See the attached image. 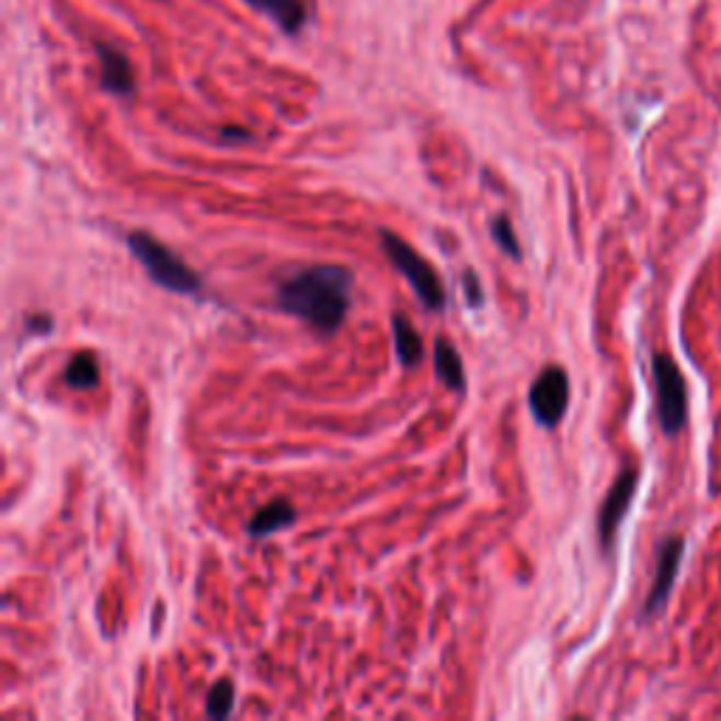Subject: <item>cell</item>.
I'll list each match as a JSON object with an SVG mask.
<instances>
[{"label":"cell","mask_w":721,"mask_h":721,"mask_svg":"<svg viewBox=\"0 0 721 721\" xmlns=\"http://www.w3.org/2000/svg\"><path fill=\"white\" fill-rule=\"evenodd\" d=\"M353 271L342 265H316L299 274H290L279 290L276 302L285 313L308 322L319 333L330 335L344 324L353 305Z\"/></svg>","instance_id":"6da1fadb"},{"label":"cell","mask_w":721,"mask_h":721,"mask_svg":"<svg viewBox=\"0 0 721 721\" xmlns=\"http://www.w3.org/2000/svg\"><path fill=\"white\" fill-rule=\"evenodd\" d=\"M127 245H130L133 256H136L138 263L145 265L152 283H158L161 288L186 296L201 290V276H197L181 256L172 254L164 243H158L152 234H147V231H133V234H127Z\"/></svg>","instance_id":"7a4b0ae2"},{"label":"cell","mask_w":721,"mask_h":721,"mask_svg":"<svg viewBox=\"0 0 721 721\" xmlns=\"http://www.w3.org/2000/svg\"><path fill=\"white\" fill-rule=\"evenodd\" d=\"M380 245H384L387 256L394 263V268L407 276L409 285H412L414 294H417V299L423 302V308H446V285H443V279H439V274L434 271V265L428 263V260H423V256H420L403 237L394 234V231H380Z\"/></svg>","instance_id":"3957f363"},{"label":"cell","mask_w":721,"mask_h":721,"mask_svg":"<svg viewBox=\"0 0 721 721\" xmlns=\"http://www.w3.org/2000/svg\"><path fill=\"white\" fill-rule=\"evenodd\" d=\"M651 373H654L656 389V412H660V426L668 437H676L688 423V387H685L683 369L668 353L651 355Z\"/></svg>","instance_id":"277c9868"},{"label":"cell","mask_w":721,"mask_h":721,"mask_svg":"<svg viewBox=\"0 0 721 721\" xmlns=\"http://www.w3.org/2000/svg\"><path fill=\"white\" fill-rule=\"evenodd\" d=\"M570 407V375L561 367H545L530 387L533 417L545 428H556Z\"/></svg>","instance_id":"5b68a950"},{"label":"cell","mask_w":721,"mask_h":721,"mask_svg":"<svg viewBox=\"0 0 721 721\" xmlns=\"http://www.w3.org/2000/svg\"><path fill=\"white\" fill-rule=\"evenodd\" d=\"M637 482H640L637 468H626V471L615 479V485L609 488V493H606L600 513H597V536H600L604 550H611V545H615L617 530L623 525L626 513H629L631 507V499H634Z\"/></svg>","instance_id":"8992f818"},{"label":"cell","mask_w":721,"mask_h":721,"mask_svg":"<svg viewBox=\"0 0 721 721\" xmlns=\"http://www.w3.org/2000/svg\"><path fill=\"white\" fill-rule=\"evenodd\" d=\"M685 541L683 536H671L660 552H656V575L654 584H651L649 597H645V617H654L665 609L671 597V586L676 581V572H679V561H683Z\"/></svg>","instance_id":"52a82bcc"},{"label":"cell","mask_w":721,"mask_h":721,"mask_svg":"<svg viewBox=\"0 0 721 721\" xmlns=\"http://www.w3.org/2000/svg\"><path fill=\"white\" fill-rule=\"evenodd\" d=\"M96 52L99 59H102V85H105V91L118 93V96L133 93L136 79H133V68L125 54L107 46H96Z\"/></svg>","instance_id":"ba28073f"},{"label":"cell","mask_w":721,"mask_h":721,"mask_svg":"<svg viewBox=\"0 0 721 721\" xmlns=\"http://www.w3.org/2000/svg\"><path fill=\"white\" fill-rule=\"evenodd\" d=\"M245 3L274 18L279 28L288 34L302 32L305 20H308V9H305L302 0H245Z\"/></svg>","instance_id":"9c48e42d"},{"label":"cell","mask_w":721,"mask_h":721,"mask_svg":"<svg viewBox=\"0 0 721 721\" xmlns=\"http://www.w3.org/2000/svg\"><path fill=\"white\" fill-rule=\"evenodd\" d=\"M294 518H296L294 505H290V502H285V499H276V502H271V505L260 507V511L254 513V518L249 522V533L254 538L271 536V533L294 525Z\"/></svg>","instance_id":"30bf717a"},{"label":"cell","mask_w":721,"mask_h":721,"mask_svg":"<svg viewBox=\"0 0 721 721\" xmlns=\"http://www.w3.org/2000/svg\"><path fill=\"white\" fill-rule=\"evenodd\" d=\"M434 373L437 378L451 389L466 387V369H462V358H459L457 347L448 339H437L434 342Z\"/></svg>","instance_id":"8fae6325"},{"label":"cell","mask_w":721,"mask_h":721,"mask_svg":"<svg viewBox=\"0 0 721 721\" xmlns=\"http://www.w3.org/2000/svg\"><path fill=\"white\" fill-rule=\"evenodd\" d=\"M394 328V347H398V358L407 364V367H414L420 358H423V339L417 335L414 324L409 322L407 316H394L392 319Z\"/></svg>","instance_id":"7c38bea8"},{"label":"cell","mask_w":721,"mask_h":721,"mask_svg":"<svg viewBox=\"0 0 721 721\" xmlns=\"http://www.w3.org/2000/svg\"><path fill=\"white\" fill-rule=\"evenodd\" d=\"M99 360L93 353H77L66 369V384L71 389H93L99 384Z\"/></svg>","instance_id":"4fadbf2b"},{"label":"cell","mask_w":721,"mask_h":721,"mask_svg":"<svg viewBox=\"0 0 721 721\" xmlns=\"http://www.w3.org/2000/svg\"><path fill=\"white\" fill-rule=\"evenodd\" d=\"M234 708V683L231 679H220V683L211 685L209 699H206V713L211 719H226Z\"/></svg>","instance_id":"5bb4252c"},{"label":"cell","mask_w":721,"mask_h":721,"mask_svg":"<svg viewBox=\"0 0 721 721\" xmlns=\"http://www.w3.org/2000/svg\"><path fill=\"white\" fill-rule=\"evenodd\" d=\"M493 240H496L499 249L505 251L507 256H513V260L522 256V249H518V240H516V234H513L511 217L507 215H499L496 220H493Z\"/></svg>","instance_id":"9a60e30c"},{"label":"cell","mask_w":721,"mask_h":721,"mask_svg":"<svg viewBox=\"0 0 721 721\" xmlns=\"http://www.w3.org/2000/svg\"><path fill=\"white\" fill-rule=\"evenodd\" d=\"M462 285H466V299L468 305H473V308H479L482 305V288H479V279L473 271H466V276H462Z\"/></svg>","instance_id":"2e32d148"},{"label":"cell","mask_w":721,"mask_h":721,"mask_svg":"<svg viewBox=\"0 0 721 721\" xmlns=\"http://www.w3.org/2000/svg\"><path fill=\"white\" fill-rule=\"evenodd\" d=\"M224 138H237V141H245L249 136V130H224Z\"/></svg>","instance_id":"e0dca14e"}]
</instances>
